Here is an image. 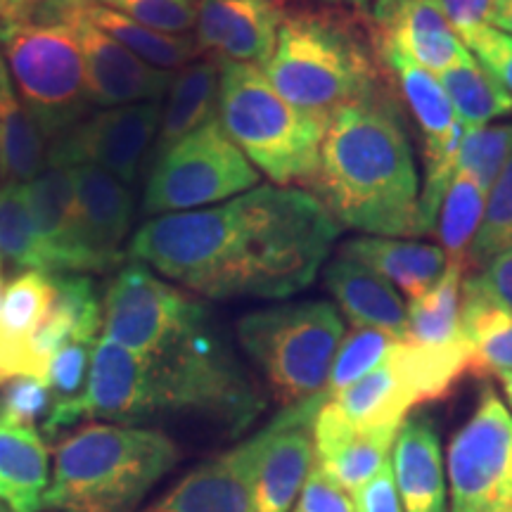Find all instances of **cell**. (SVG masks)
<instances>
[{"mask_svg": "<svg viewBox=\"0 0 512 512\" xmlns=\"http://www.w3.org/2000/svg\"><path fill=\"white\" fill-rule=\"evenodd\" d=\"M339 233L313 192L256 185L216 207L147 221L131 256L209 299H283L313 285Z\"/></svg>", "mask_w": 512, "mask_h": 512, "instance_id": "cell-1", "label": "cell"}, {"mask_svg": "<svg viewBox=\"0 0 512 512\" xmlns=\"http://www.w3.org/2000/svg\"><path fill=\"white\" fill-rule=\"evenodd\" d=\"M261 408L264 399L207 318L150 356L100 337L86 389L76 401L50 411L43 437L55 439L83 418L133 425L159 413H200L240 430Z\"/></svg>", "mask_w": 512, "mask_h": 512, "instance_id": "cell-2", "label": "cell"}, {"mask_svg": "<svg viewBox=\"0 0 512 512\" xmlns=\"http://www.w3.org/2000/svg\"><path fill=\"white\" fill-rule=\"evenodd\" d=\"M311 188L342 230L420 238L418 162L387 88L332 114Z\"/></svg>", "mask_w": 512, "mask_h": 512, "instance_id": "cell-3", "label": "cell"}, {"mask_svg": "<svg viewBox=\"0 0 512 512\" xmlns=\"http://www.w3.org/2000/svg\"><path fill=\"white\" fill-rule=\"evenodd\" d=\"M181 448L159 430L91 422L55 446L43 508L55 512H136Z\"/></svg>", "mask_w": 512, "mask_h": 512, "instance_id": "cell-4", "label": "cell"}, {"mask_svg": "<svg viewBox=\"0 0 512 512\" xmlns=\"http://www.w3.org/2000/svg\"><path fill=\"white\" fill-rule=\"evenodd\" d=\"M261 72L294 107L323 117L384 88L380 55L361 31L347 19L316 12L285 17Z\"/></svg>", "mask_w": 512, "mask_h": 512, "instance_id": "cell-5", "label": "cell"}, {"mask_svg": "<svg viewBox=\"0 0 512 512\" xmlns=\"http://www.w3.org/2000/svg\"><path fill=\"white\" fill-rule=\"evenodd\" d=\"M219 121L259 174L311 185L330 117L294 107L259 67L219 62Z\"/></svg>", "mask_w": 512, "mask_h": 512, "instance_id": "cell-6", "label": "cell"}, {"mask_svg": "<svg viewBox=\"0 0 512 512\" xmlns=\"http://www.w3.org/2000/svg\"><path fill=\"white\" fill-rule=\"evenodd\" d=\"M344 335L342 313L320 299L259 309L238 320L240 347L283 408L325 392Z\"/></svg>", "mask_w": 512, "mask_h": 512, "instance_id": "cell-7", "label": "cell"}, {"mask_svg": "<svg viewBox=\"0 0 512 512\" xmlns=\"http://www.w3.org/2000/svg\"><path fill=\"white\" fill-rule=\"evenodd\" d=\"M0 53L46 140L67 133L93 105L81 48L64 24L34 15L0 17Z\"/></svg>", "mask_w": 512, "mask_h": 512, "instance_id": "cell-8", "label": "cell"}, {"mask_svg": "<svg viewBox=\"0 0 512 512\" xmlns=\"http://www.w3.org/2000/svg\"><path fill=\"white\" fill-rule=\"evenodd\" d=\"M465 375H472L465 344L394 342L380 366L328 401L363 430H399L415 408L446 399Z\"/></svg>", "mask_w": 512, "mask_h": 512, "instance_id": "cell-9", "label": "cell"}, {"mask_svg": "<svg viewBox=\"0 0 512 512\" xmlns=\"http://www.w3.org/2000/svg\"><path fill=\"white\" fill-rule=\"evenodd\" d=\"M259 181L256 166L214 117L157 157L147 178L143 211L164 216L216 207L254 190Z\"/></svg>", "mask_w": 512, "mask_h": 512, "instance_id": "cell-10", "label": "cell"}, {"mask_svg": "<svg viewBox=\"0 0 512 512\" xmlns=\"http://www.w3.org/2000/svg\"><path fill=\"white\" fill-rule=\"evenodd\" d=\"M448 512H512V411L491 384L446 451Z\"/></svg>", "mask_w": 512, "mask_h": 512, "instance_id": "cell-11", "label": "cell"}, {"mask_svg": "<svg viewBox=\"0 0 512 512\" xmlns=\"http://www.w3.org/2000/svg\"><path fill=\"white\" fill-rule=\"evenodd\" d=\"M207 318V306L136 261L121 268L107 290L102 337L131 354L150 356Z\"/></svg>", "mask_w": 512, "mask_h": 512, "instance_id": "cell-12", "label": "cell"}, {"mask_svg": "<svg viewBox=\"0 0 512 512\" xmlns=\"http://www.w3.org/2000/svg\"><path fill=\"white\" fill-rule=\"evenodd\" d=\"M24 15L60 22L72 31L86 64L88 86L95 105L121 107L133 102L162 100L174 83V72L157 69L126 50L121 43L76 12L69 0H38Z\"/></svg>", "mask_w": 512, "mask_h": 512, "instance_id": "cell-13", "label": "cell"}, {"mask_svg": "<svg viewBox=\"0 0 512 512\" xmlns=\"http://www.w3.org/2000/svg\"><path fill=\"white\" fill-rule=\"evenodd\" d=\"M159 124V100L107 107L55 138L46 159L69 166L95 164L128 185L136 181Z\"/></svg>", "mask_w": 512, "mask_h": 512, "instance_id": "cell-14", "label": "cell"}, {"mask_svg": "<svg viewBox=\"0 0 512 512\" xmlns=\"http://www.w3.org/2000/svg\"><path fill=\"white\" fill-rule=\"evenodd\" d=\"M325 401V394H318L297 406L283 408V413L261 430L264 444L256 460L252 512H290L297 503L299 491L316 463L313 420Z\"/></svg>", "mask_w": 512, "mask_h": 512, "instance_id": "cell-15", "label": "cell"}, {"mask_svg": "<svg viewBox=\"0 0 512 512\" xmlns=\"http://www.w3.org/2000/svg\"><path fill=\"white\" fill-rule=\"evenodd\" d=\"M370 29L375 50H396L437 76L475 60L437 0H373Z\"/></svg>", "mask_w": 512, "mask_h": 512, "instance_id": "cell-16", "label": "cell"}, {"mask_svg": "<svg viewBox=\"0 0 512 512\" xmlns=\"http://www.w3.org/2000/svg\"><path fill=\"white\" fill-rule=\"evenodd\" d=\"M195 41L216 62L264 67L285 22L280 0H195Z\"/></svg>", "mask_w": 512, "mask_h": 512, "instance_id": "cell-17", "label": "cell"}, {"mask_svg": "<svg viewBox=\"0 0 512 512\" xmlns=\"http://www.w3.org/2000/svg\"><path fill=\"white\" fill-rule=\"evenodd\" d=\"M24 188L48 273L98 271L81 238L72 166L46 159V166Z\"/></svg>", "mask_w": 512, "mask_h": 512, "instance_id": "cell-18", "label": "cell"}, {"mask_svg": "<svg viewBox=\"0 0 512 512\" xmlns=\"http://www.w3.org/2000/svg\"><path fill=\"white\" fill-rule=\"evenodd\" d=\"M264 434L240 441L221 456L197 465L152 512H252V486Z\"/></svg>", "mask_w": 512, "mask_h": 512, "instance_id": "cell-19", "label": "cell"}, {"mask_svg": "<svg viewBox=\"0 0 512 512\" xmlns=\"http://www.w3.org/2000/svg\"><path fill=\"white\" fill-rule=\"evenodd\" d=\"M76 211L83 245L98 271L121 259V242L131 230L133 197L128 185L95 164H74Z\"/></svg>", "mask_w": 512, "mask_h": 512, "instance_id": "cell-20", "label": "cell"}, {"mask_svg": "<svg viewBox=\"0 0 512 512\" xmlns=\"http://www.w3.org/2000/svg\"><path fill=\"white\" fill-rule=\"evenodd\" d=\"M399 430H363L339 413L332 401H325L313 420L316 465L335 482L354 494L380 467L392 458Z\"/></svg>", "mask_w": 512, "mask_h": 512, "instance_id": "cell-21", "label": "cell"}, {"mask_svg": "<svg viewBox=\"0 0 512 512\" xmlns=\"http://www.w3.org/2000/svg\"><path fill=\"white\" fill-rule=\"evenodd\" d=\"M325 290L332 304L347 318L351 328L387 332L389 337L408 339V302L382 275L356 261L335 256L323 271Z\"/></svg>", "mask_w": 512, "mask_h": 512, "instance_id": "cell-22", "label": "cell"}, {"mask_svg": "<svg viewBox=\"0 0 512 512\" xmlns=\"http://www.w3.org/2000/svg\"><path fill=\"white\" fill-rule=\"evenodd\" d=\"M394 482L406 512H448L446 456L430 418L401 422L392 448Z\"/></svg>", "mask_w": 512, "mask_h": 512, "instance_id": "cell-23", "label": "cell"}, {"mask_svg": "<svg viewBox=\"0 0 512 512\" xmlns=\"http://www.w3.org/2000/svg\"><path fill=\"white\" fill-rule=\"evenodd\" d=\"M102 302L93 280L83 273H55V299L48 318L31 339L27 375L46 380L53 356L69 342H98Z\"/></svg>", "mask_w": 512, "mask_h": 512, "instance_id": "cell-24", "label": "cell"}, {"mask_svg": "<svg viewBox=\"0 0 512 512\" xmlns=\"http://www.w3.org/2000/svg\"><path fill=\"white\" fill-rule=\"evenodd\" d=\"M337 254L382 275L408 304L430 290L448 266L444 249L413 238L354 235L339 245Z\"/></svg>", "mask_w": 512, "mask_h": 512, "instance_id": "cell-25", "label": "cell"}, {"mask_svg": "<svg viewBox=\"0 0 512 512\" xmlns=\"http://www.w3.org/2000/svg\"><path fill=\"white\" fill-rule=\"evenodd\" d=\"M460 332L470 351L472 375L512 373V306L479 273L465 275L463 280Z\"/></svg>", "mask_w": 512, "mask_h": 512, "instance_id": "cell-26", "label": "cell"}, {"mask_svg": "<svg viewBox=\"0 0 512 512\" xmlns=\"http://www.w3.org/2000/svg\"><path fill=\"white\" fill-rule=\"evenodd\" d=\"M55 299V273L24 271L5 287L0 309V382L27 375L31 339Z\"/></svg>", "mask_w": 512, "mask_h": 512, "instance_id": "cell-27", "label": "cell"}, {"mask_svg": "<svg viewBox=\"0 0 512 512\" xmlns=\"http://www.w3.org/2000/svg\"><path fill=\"white\" fill-rule=\"evenodd\" d=\"M50 472L43 434L36 427L0 420V503L10 512H41Z\"/></svg>", "mask_w": 512, "mask_h": 512, "instance_id": "cell-28", "label": "cell"}, {"mask_svg": "<svg viewBox=\"0 0 512 512\" xmlns=\"http://www.w3.org/2000/svg\"><path fill=\"white\" fill-rule=\"evenodd\" d=\"M214 117H219V62L185 64L174 74L169 88V100L159 124L157 157Z\"/></svg>", "mask_w": 512, "mask_h": 512, "instance_id": "cell-29", "label": "cell"}, {"mask_svg": "<svg viewBox=\"0 0 512 512\" xmlns=\"http://www.w3.org/2000/svg\"><path fill=\"white\" fill-rule=\"evenodd\" d=\"M46 138L31 119L0 53V181L29 183L46 166Z\"/></svg>", "mask_w": 512, "mask_h": 512, "instance_id": "cell-30", "label": "cell"}, {"mask_svg": "<svg viewBox=\"0 0 512 512\" xmlns=\"http://www.w3.org/2000/svg\"><path fill=\"white\" fill-rule=\"evenodd\" d=\"M69 5L83 19H88L93 27H98L102 34L114 38L126 50H131L133 55L157 69H166V72L183 69L200 53V46L192 36H171L147 29L143 24L133 22V19L98 3V0H69Z\"/></svg>", "mask_w": 512, "mask_h": 512, "instance_id": "cell-31", "label": "cell"}, {"mask_svg": "<svg viewBox=\"0 0 512 512\" xmlns=\"http://www.w3.org/2000/svg\"><path fill=\"white\" fill-rule=\"evenodd\" d=\"M467 266L448 264L441 278L420 299L408 304V339L422 347L465 344L460 332V297Z\"/></svg>", "mask_w": 512, "mask_h": 512, "instance_id": "cell-32", "label": "cell"}, {"mask_svg": "<svg viewBox=\"0 0 512 512\" xmlns=\"http://www.w3.org/2000/svg\"><path fill=\"white\" fill-rule=\"evenodd\" d=\"M486 200L489 192L475 178L456 171L434 223V233L439 235V247L444 249L448 264L467 266V254L482 228Z\"/></svg>", "mask_w": 512, "mask_h": 512, "instance_id": "cell-33", "label": "cell"}, {"mask_svg": "<svg viewBox=\"0 0 512 512\" xmlns=\"http://www.w3.org/2000/svg\"><path fill=\"white\" fill-rule=\"evenodd\" d=\"M437 79L465 128L486 126L512 114V98L477 60L448 69Z\"/></svg>", "mask_w": 512, "mask_h": 512, "instance_id": "cell-34", "label": "cell"}, {"mask_svg": "<svg viewBox=\"0 0 512 512\" xmlns=\"http://www.w3.org/2000/svg\"><path fill=\"white\" fill-rule=\"evenodd\" d=\"M0 261H8L24 271L48 273V261L31 219L24 183H5L0 188Z\"/></svg>", "mask_w": 512, "mask_h": 512, "instance_id": "cell-35", "label": "cell"}, {"mask_svg": "<svg viewBox=\"0 0 512 512\" xmlns=\"http://www.w3.org/2000/svg\"><path fill=\"white\" fill-rule=\"evenodd\" d=\"M399 339L389 337L387 332L368 330V328H351L339 344L335 363H332L328 387H325V399L342 394L351 384H356L361 377H366L370 370H375L389 354Z\"/></svg>", "mask_w": 512, "mask_h": 512, "instance_id": "cell-36", "label": "cell"}, {"mask_svg": "<svg viewBox=\"0 0 512 512\" xmlns=\"http://www.w3.org/2000/svg\"><path fill=\"white\" fill-rule=\"evenodd\" d=\"M512 155V124L467 128L460 140L456 171L472 176L489 192Z\"/></svg>", "mask_w": 512, "mask_h": 512, "instance_id": "cell-37", "label": "cell"}, {"mask_svg": "<svg viewBox=\"0 0 512 512\" xmlns=\"http://www.w3.org/2000/svg\"><path fill=\"white\" fill-rule=\"evenodd\" d=\"M508 247H512V155L489 190L482 228L467 254V268L479 271Z\"/></svg>", "mask_w": 512, "mask_h": 512, "instance_id": "cell-38", "label": "cell"}, {"mask_svg": "<svg viewBox=\"0 0 512 512\" xmlns=\"http://www.w3.org/2000/svg\"><path fill=\"white\" fill-rule=\"evenodd\" d=\"M107 8L119 12L147 29L171 36H185L195 29V0H98Z\"/></svg>", "mask_w": 512, "mask_h": 512, "instance_id": "cell-39", "label": "cell"}, {"mask_svg": "<svg viewBox=\"0 0 512 512\" xmlns=\"http://www.w3.org/2000/svg\"><path fill=\"white\" fill-rule=\"evenodd\" d=\"M53 403V392H50L46 380L12 377L0 392V420L12 422V425L36 427L38 420H48Z\"/></svg>", "mask_w": 512, "mask_h": 512, "instance_id": "cell-40", "label": "cell"}, {"mask_svg": "<svg viewBox=\"0 0 512 512\" xmlns=\"http://www.w3.org/2000/svg\"><path fill=\"white\" fill-rule=\"evenodd\" d=\"M95 344L98 342H69L53 356L46 375V382L55 401L53 408L72 403L83 394Z\"/></svg>", "mask_w": 512, "mask_h": 512, "instance_id": "cell-41", "label": "cell"}, {"mask_svg": "<svg viewBox=\"0 0 512 512\" xmlns=\"http://www.w3.org/2000/svg\"><path fill=\"white\" fill-rule=\"evenodd\" d=\"M460 38L472 57L512 98V36L494 29L491 24H482Z\"/></svg>", "mask_w": 512, "mask_h": 512, "instance_id": "cell-42", "label": "cell"}, {"mask_svg": "<svg viewBox=\"0 0 512 512\" xmlns=\"http://www.w3.org/2000/svg\"><path fill=\"white\" fill-rule=\"evenodd\" d=\"M290 512H356V503L347 489H342L323 467L313 463Z\"/></svg>", "mask_w": 512, "mask_h": 512, "instance_id": "cell-43", "label": "cell"}, {"mask_svg": "<svg viewBox=\"0 0 512 512\" xmlns=\"http://www.w3.org/2000/svg\"><path fill=\"white\" fill-rule=\"evenodd\" d=\"M356 512H406L401 505L399 489L394 482L392 458L384 463L373 477L368 479L354 494Z\"/></svg>", "mask_w": 512, "mask_h": 512, "instance_id": "cell-44", "label": "cell"}, {"mask_svg": "<svg viewBox=\"0 0 512 512\" xmlns=\"http://www.w3.org/2000/svg\"><path fill=\"white\" fill-rule=\"evenodd\" d=\"M444 15L458 36L467 34L475 27L489 24V12L494 0H437Z\"/></svg>", "mask_w": 512, "mask_h": 512, "instance_id": "cell-45", "label": "cell"}, {"mask_svg": "<svg viewBox=\"0 0 512 512\" xmlns=\"http://www.w3.org/2000/svg\"><path fill=\"white\" fill-rule=\"evenodd\" d=\"M484 278V283L494 290L505 304L512 306V247L503 249L501 254L494 256L489 264L477 271Z\"/></svg>", "mask_w": 512, "mask_h": 512, "instance_id": "cell-46", "label": "cell"}, {"mask_svg": "<svg viewBox=\"0 0 512 512\" xmlns=\"http://www.w3.org/2000/svg\"><path fill=\"white\" fill-rule=\"evenodd\" d=\"M489 24L503 34L512 36V0H494L489 12Z\"/></svg>", "mask_w": 512, "mask_h": 512, "instance_id": "cell-47", "label": "cell"}, {"mask_svg": "<svg viewBox=\"0 0 512 512\" xmlns=\"http://www.w3.org/2000/svg\"><path fill=\"white\" fill-rule=\"evenodd\" d=\"M38 0H0V17H17L29 12Z\"/></svg>", "mask_w": 512, "mask_h": 512, "instance_id": "cell-48", "label": "cell"}, {"mask_svg": "<svg viewBox=\"0 0 512 512\" xmlns=\"http://www.w3.org/2000/svg\"><path fill=\"white\" fill-rule=\"evenodd\" d=\"M498 384H501L503 399H505V403H508V408L512 411V373L498 375Z\"/></svg>", "mask_w": 512, "mask_h": 512, "instance_id": "cell-49", "label": "cell"}, {"mask_svg": "<svg viewBox=\"0 0 512 512\" xmlns=\"http://www.w3.org/2000/svg\"><path fill=\"white\" fill-rule=\"evenodd\" d=\"M325 3H337V5H351V8H366L373 0H325Z\"/></svg>", "mask_w": 512, "mask_h": 512, "instance_id": "cell-50", "label": "cell"}, {"mask_svg": "<svg viewBox=\"0 0 512 512\" xmlns=\"http://www.w3.org/2000/svg\"><path fill=\"white\" fill-rule=\"evenodd\" d=\"M3 294H5V290H3V278H0V309H3Z\"/></svg>", "mask_w": 512, "mask_h": 512, "instance_id": "cell-51", "label": "cell"}, {"mask_svg": "<svg viewBox=\"0 0 512 512\" xmlns=\"http://www.w3.org/2000/svg\"><path fill=\"white\" fill-rule=\"evenodd\" d=\"M0 512H10V510H8V508H5V505H3V503H0Z\"/></svg>", "mask_w": 512, "mask_h": 512, "instance_id": "cell-52", "label": "cell"}, {"mask_svg": "<svg viewBox=\"0 0 512 512\" xmlns=\"http://www.w3.org/2000/svg\"><path fill=\"white\" fill-rule=\"evenodd\" d=\"M150 512H152V510H150Z\"/></svg>", "mask_w": 512, "mask_h": 512, "instance_id": "cell-53", "label": "cell"}]
</instances>
